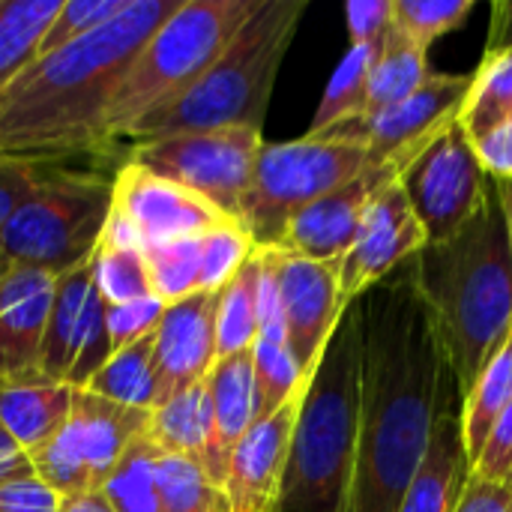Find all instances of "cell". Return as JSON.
Here are the masks:
<instances>
[{"mask_svg": "<svg viewBox=\"0 0 512 512\" xmlns=\"http://www.w3.org/2000/svg\"><path fill=\"white\" fill-rule=\"evenodd\" d=\"M507 489H510V492H512V474H510V483H507Z\"/></svg>", "mask_w": 512, "mask_h": 512, "instance_id": "54", "label": "cell"}, {"mask_svg": "<svg viewBox=\"0 0 512 512\" xmlns=\"http://www.w3.org/2000/svg\"><path fill=\"white\" fill-rule=\"evenodd\" d=\"M357 309L363 396L348 512H399L423 465L450 360L417 291L414 258L372 285Z\"/></svg>", "mask_w": 512, "mask_h": 512, "instance_id": "1", "label": "cell"}, {"mask_svg": "<svg viewBox=\"0 0 512 512\" xmlns=\"http://www.w3.org/2000/svg\"><path fill=\"white\" fill-rule=\"evenodd\" d=\"M252 363H255V390H258V420L282 408L288 396L312 378L300 372V366L288 351V342L258 336L252 345Z\"/></svg>", "mask_w": 512, "mask_h": 512, "instance_id": "37", "label": "cell"}, {"mask_svg": "<svg viewBox=\"0 0 512 512\" xmlns=\"http://www.w3.org/2000/svg\"><path fill=\"white\" fill-rule=\"evenodd\" d=\"M156 486L162 512H231L225 489L216 486L192 459L159 450Z\"/></svg>", "mask_w": 512, "mask_h": 512, "instance_id": "33", "label": "cell"}, {"mask_svg": "<svg viewBox=\"0 0 512 512\" xmlns=\"http://www.w3.org/2000/svg\"><path fill=\"white\" fill-rule=\"evenodd\" d=\"M12 267H15V264H12V261H9V258L3 255V249H0V285H3V279H6V276L12 273Z\"/></svg>", "mask_w": 512, "mask_h": 512, "instance_id": "52", "label": "cell"}, {"mask_svg": "<svg viewBox=\"0 0 512 512\" xmlns=\"http://www.w3.org/2000/svg\"><path fill=\"white\" fill-rule=\"evenodd\" d=\"M426 246V231L396 183L366 213L351 249L339 258V300L342 306L360 300L372 285L387 279Z\"/></svg>", "mask_w": 512, "mask_h": 512, "instance_id": "15", "label": "cell"}, {"mask_svg": "<svg viewBox=\"0 0 512 512\" xmlns=\"http://www.w3.org/2000/svg\"><path fill=\"white\" fill-rule=\"evenodd\" d=\"M420 42H414L396 21L387 30L381 57L375 63V72L369 78L366 105L360 114H378L402 99H408L414 90H420L435 72H429V60Z\"/></svg>", "mask_w": 512, "mask_h": 512, "instance_id": "25", "label": "cell"}, {"mask_svg": "<svg viewBox=\"0 0 512 512\" xmlns=\"http://www.w3.org/2000/svg\"><path fill=\"white\" fill-rule=\"evenodd\" d=\"M255 255V243L240 222H225L201 234V291H222Z\"/></svg>", "mask_w": 512, "mask_h": 512, "instance_id": "38", "label": "cell"}, {"mask_svg": "<svg viewBox=\"0 0 512 512\" xmlns=\"http://www.w3.org/2000/svg\"><path fill=\"white\" fill-rule=\"evenodd\" d=\"M150 267L153 294L171 306L201 291V234L183 237L144 252Z\"/></svg>", "mask_w": 512, "mask_h": 512, "instance_id": "36", "label": "cell"}, {"mask_svg": "<svg viewBox=\"0 0 512 512\" xmlns=\"http://www.w3.org/2000/svg\"><path fill=\"white\" fill-rule=\"evenodd\" d=\"M399 186L426 231V243H444L483 207L492 177L483 171L462 123L453 120L408 165Z\"/></svg>", "mask_w": 512, "mask_h": 512, "instance_id": "10", "label": "cell"}, {"mask_svg": "<svg viewBox=\"0 0 512 512\" xmlns=\"http://www.w3.org/2000/svg\"><path fill=\"white\" fill-rule=\"evenodd\" d=\"M162 453L192 459L204 468V474L225 489V474L216 459V441H213V405L207 381L174 393L159 408L150 411L147 432H144Z\"/></svg>", "mask_w": 512, "mask_h": 512, "instance_id": "21", "label": "cell"}, {"mask_svg": "<svg viewBox=\"0 0 512 512\" xmlns=\"http://www.w3.org/2000/svg\"><path fill=\"white\" fill-rule=\"evenodd\" d=\"M30 477H36L30 456L12 441V435L0 423V486L18 483V480H30Z\"/></svg>", "mask_w": 512, "mask_h": 512, "instance_id": "48", "label": "cell"}, {"mask_svg": "<svg viewBox=\"0 0 512 512\" xmlns=\"http://www.w3.org/2000/svg\"><path fill=\"white\" fill-rule=\"evenodd\" d=\"M153 345H156V333L144 336L141 342L123 348V351H114L111 360L93 375V381L84 390H90L108 402L141 408V411L159 408L162 390H159L156 369H153Z\"/></svg>", "mask_w": 512, "mask_h": 512, "instance_id": "26", "label": "cell"}, {"mask_svg": "<svg viewBox=\"0 0 512 512\" xmlns=\"http://www.w3.org/2000/svg\"><path fill=\"white\" fill-rule=\"evenodd\" d=\"M414 276L465 402L512 333V243L495 180L462 231L414 255Z\"/></svg>", "mask_w": 512, "mask_h": 512, "instance_id": "3", "label": "cell"}, {"mask_svg": "<svg viewBox=\"0 0 512 512\" xmlns=\"http://www.w3.org/2000/svg\"><path fill=\"white\" fill-rule=\"evenodd\" d=\"M468 90H471V78H465V75H432L408 99H402L378 114L345 117L309 138L360 144L375 159H387L396 150L426 141V138L438 135L444 126H450L453 120H459Z\"/></svg>", "mask_w": 512, "mask_h": 512, "instance_id": "14", "label": "cell"}, {"mask_svg": "<svg viewBox=\"0 0 512 512\" xmlns=\"http://www.w3.org/2000/svg\"><path fill=\"white\" fill-rule=\"evenodd\" d=\"M30 462H33L36 480H42L63 501L84 495V492H99L93 483V471L87 465V456H84L81 432H78L72 417L39 453L30 456Z\"/></svg>", "mask_w": 512, "mask_h": 512, "instance_id": "35", "label": "cell"}, {"mask_svg": "<svg viewBox=\"0 0 512 512\" xmlns=\"http://www.w3.org/2000/svg\"><path fill=\"white\" fill-rule=\"evenodd\" d=\"M69 417L75 420V426L81 432V444H84L87 465L93 471V483H96V489H102L108 474L117 468V462L129 450V444L147 432L150 411L108 402L90 390H75Z\"/></svg>", "mask_w": 512, "mask_h": 512, "instance_id": "23", "label": "cell"}, {"mask_svg": "<svg viewBox=\"0 0 512 512\" xmlns=\"http://www.w3.org/2000/svg\"><path fill=\"white\" fill-rule=\"evenodd\" d=\"M477 0H393V21L423 48H429L438 36L459 30Z\"/></svg>", "mask_w": 512, "mask_h": 512, "instance_id": "40", "label": "cell"}, {"mask_svg": "<svg viewBox=\"0 0 512 512\" xmlns=\"http://www.w3.org/2000/svg\"><path fill=\"white\" fill-rule=\"evenodd\" d=\"M462 393L453 369L444 375L429 447L399 512H456L471 480V459L462 429Z\"/></svg>", "mask_w": 512, "mask_h": 512, "instance_id": "18", "label": "cell"}, {"mask_svg": "<svg viewBox=\"0 0 512 512\" xmlns=\"http://www.w3.org/2000/svg\"><path fill=\"white\" fill-rule=\"evenodd\" d=\"M507 120H512V51L492 57L483 54L477 72L471 75V90L459 123L468 138H477Z\"/></svg>", "mask_w": 512, "mask_h": 512, "instance_id": "31", "label": "cell"}, {"mask_svg": "<svg viewBox=\"0 0 512 512\" xmlns=\"http://www.w3.org/2000/svg\"><path fill=\"white\" fill-rule=\"evenodd\" d=\"M114 204V180L93 174H42L33 195L0 231V249L15 267L63 276L93 261Z\"/></svg>", "mask_w": 512, "mask_h": 512, "instance_id": "7", "label": "cell"}, {"mask_svg": "<svg viewBox=\"0 0 512 512\" xmlns=\"http://www.w3.org/2000/svg\"><path fill=\"white\" fill-rule=\"evenodd\" d=\"M306 384H300L270 417L255 420L252 429L237 441L225 477L231 512H276Z\"/></svg>", "mask_w": 512, "mask_h": 512, "instance_id": "16", "label": "cell"}, {"mask_svg": "<svg viewBox=\"0 0 512 512\" xmlns=\"http://www.w3.org/2000/svg\"><path fill=\"white\" fill-rule=\"evenodd\" d=\"M183 0H129L90 36L36 57L0 90V159H48L102 147L108 102L144 42Z\"/></svg>", "mask_w": 512, "mask_h": 512, "instance_id": "2", "label": "cell"}, {"mask_svg": "<svg viewBox=\"0 0 512 512\" xmlns=\"http://www.w3.org/2000/svg\"><path fill=\"white\" fill-rule=\"evenodd\" d=\"M282 300L288 351L303 375H312L336 321L339 300V261H312L288 249H261Z\"/></svg>", "mask_w": 512, "mask_h": 512, "instance_id": "13", "label": "cell"}, {"mask_svg": "<svg viewBox=\"0 0 512 512\" xmlns=\"http://www.w3.org/2000/svg\"><path fill=\"white\" fill-rule=\"evenodd\" d=\"M372 162L381 159L360 144L321 141L309 135L279 144L264 141L240 207V225L249 231L255 249H279L294 216L327 198Z\"/></svg>", "mask_w": 512, "mask_h": 512, "instance_id": "8", "label": "cell"}, {"mask_svg": "<svg viewBox=\"0 0 512 512\" xmlns=\"http://www.w3.org/2000/svg\"><path fill=\"white\" fill-rule=\"evenodd\" d=\"M258 294H261V252L237 270V276L219 291L216 306V357L252 351L258 339Z\"/></svg>", "mask_w": 512, "mask_h": 512, "instance_id": "27", "label": "cell"}, {"mask_svg": "<svg viewBox=\"0 0 512 512\" xmlns=\"http://www.w3.org/2000/svg\"><path fill=\"white\" fill-rule=\"evenodd\" d=\"M306 0H261L216 63L171 105L144 117L129 138L147 141L225 126L261 129L279 66L297 36Z\"/></svg>", "mask_w": 512, "mask_h": 512, "instance_id": "5", "label": "cell"}, {"mask_svg": "<svg viewBox=\"0 0 512 512\" xmlns=\"http://www.w3.org/2000/svg\"><path fill=\"white\" fill-rule=\"evenodd\" d=\"M99 306H102V294L96 288L93 261L57 276L54 303H51L48 327H45L42 348H39V363H36L39 375H45L48 381L66 384Z\"/></svg>", "mask_w": 512, "mask_h": 512, "instance_id": "20", "label": "cell"}, {"mask_svg": "<svg viewBox=\"0 0 512 512\" xmlns=\"http://www.w3.org/2000/svg\"><path fill=\"white\" fill-rule=\"evenodd\" d=\"M351 45L381 42L393 27V0H351L345 3Z\"/></svg>", "mask_w": 512, "mask_h": 512, "instance_id": "44", "label": "cell"}, {"mask_svg": "<svg viewBox=\"0 0 512 512\" xmlns=\"http://www.w3.org/2000/svg\"><path fill=\"white\" fill-rule=\"evenodd\" d=\"M483 171L492 180H512V120L471 138Z\"/></svg>", "mask_w": 512, "mask_h": 512, "instance_id": "45", "label": "cell"}, {"mask_svg": "<svg viewBox=\"0 0 512 512\" xmlns=\"http://www.w3.org/2000/svg\"><path fill=\"white\" fill-rule=\"evenodd\" d=\"M63 0H0V90L36 60V48Z\"/></svg>", "mask_w": 512, "mask_h": 512, "instance_id": "29", "label": "cell"}, {"mask_svg": "<svg viewBox=\"0 0 512 512\" xmlns=\"http://www.w3.org/2000/svg\"><path fill=\"white\" fill-rule=\"evenodd\" d=\"M60 504L63 498L36 477L0 486V512H60Z\"/></svg>", "mask_w": 512, "mask_h": 512, "instance_id": "46", "label": "cell"}, {"mask_svg": "<svg viewBox=\"0 0 512 512\" xmlns=\"http://www.w3.org/2000/svg\"><path fill=\"white\" fill-rule=\"evenodd\" d=\"M60 512H114L108 507V501L102 498V492H84L75 498H66L60 504Z\"/></svg>", "mask_w": 512, "mask_h": 512, "instance_id": "50", "label": "cell"}, {"mask_svg": "<svg viewBox=\"0 0 512 512\" xmlns=\"http://www.w3.org/2000/svg\"><path fill=\"white\" fill-rule=\"evenodd\" d=\"M210 405H213V441L222 474L228 477V459L237 441L258 420V390H255V363L252 351H240L216 360L207 375Z\"/></svg>", "mask_w": 512, "mask_h": 512, "instance_id": "24", "label": "cell"}, {"mask_svg": "<svg viewBox=\"0 0 512 512\" xmlns=\"http://www.w3.org/2000/svg\"><path fill=\"white\" fill-rule=\"evenodd\" d=\"M156 459L159 447L141 435L129 444L117 468L102 483V498L114 512H162L156 486Z\"/></svg>", "mask_w": 512, "mask_h": 512, "instance_id": "32", "label": "cell"}, {"mask_svg": "<svg viewBox=\"0 0 512 512\" xmlns=\"http://www.w3.org/2000/svg\"><path fill=\"white\" fill-rule=\"evenodd\" d=\"M93 276H96V288H99L105 306L156 297L153 282H150L147 255H144V249H138L132 243L102 237V243L93 255Z\"/></svg>", "mask_w": 512, "mask_h": 512, "instance_id": "34", "label": "cell"}, {"mask_svg": "<svg viewBox=\"0 0 512 512\" xmlns=\"http://www.w3.org/2000/svg\"><path fill=\"white\" fill-rule=\"evenodd\" d=\"M261 147V129L225 126L138 141L129 153V162L192 189L225 216L240 222V207L249 192Z\"/></svg>", "mask_w": 512, "mask_h": 512, "instance_id": "9", "label": "cell"}, {"mask_svg": "<svg viewBox=\"0 0 512 512\" xmlns=\"http://www.w3.org/2000/svg\"><path fill=\"white\" fill-rule=\"evenodd\" d=\"M225 222H231V216L207 198L135 162H126L114 177V204L105 237L147 252L183 237H198Z\"/></svg>", "mask_w": 512, "mask_h": 512, "instance_id": "11", "label": "cell"}, {"mask_svg": "<svg viewBox=\"0 0 512 512\" xmlns=\"http://www.w3.org/2000/svg\"><path fill=\"white\" fill-rule=\"evenodd\" d=\"M363 396V336L348 303L306 384L276 512H348Z\"/></svg>", "mask_w": 512, "mask_h": 512, "instance_id": "4", "label": "cell"}, {"mask_svg": "<svg viewBox=\"0 0 512 512\" xmlns=\"http://www.w3.org/2000/svg\"><path fill=\"white\" fill-rule=\"evenodd\" d=\"M512 51V0H498L492 6V24L486 36V51L483 54H507Z\"/></svg>", "mask_w": 512, "mask_h": 512, "instance_id": "49", "label": "cell"}, {"mask_svg": "<svg viewBox=\"0 0 512 512\" xmlns=\"http://www.w3.org/2000/svg\"><path fill=\"white\" fill-rule=\"evenodd\" d=\"M387 39V36H384ZM384 39L381 42H366V45H351V51L342 57V63L336 66L324 96H321V105L312 117V126L306 135H318L324 132L327 126L345 120V117H354L363 111L366 105V90H369V78L375 72V63L381 57V48H384Z\"/></svg>", "mask_w": 512, "mask_h": 512, "instance_id": "30", "label": "cell"}, {"mask_svg": "<svg viewBox=\"0 0 512 512\" xmlns=\"http://www.w3.org/2000/svg\"><path fill=\"white\" fill-rule=\"evenodd\" d=\"M126 6H129V0H63L57 15L51 18L48 30L39 39L36 57L54 54V51L90 36L102 24L117 18Z\"/></svg>", "mask_w": 512, "mask_h": 512, "instance_id": "39", "label": "cell"}, {"mask_svg": "<svg viewBox=\"0 0 512 512\" xmlns=\"http://www.w3.org/2000/svg\"><path fill=\"white\" fill-rule=\"evenodd\" d=\"M495 192L501 198L504 216H507V228H510V243H512V180H495Z\"/></svg>", "mask_w": 512, "mask_h": 512, "instance_id": "51", "label": "cell"}, {"mask_svg": "<svg viewBox=\"0 0 512 512\" xmlns=\"http://www.w3.org/2000/svg\"><path fill=\"white\" fill-rule=\"evenodd\" d=\"M456 512H512V492L507 486L483 483V480L471 477Z\"/></svg>", "mask_w": 512, "mask_h": 512, "instance_id": "47", "label": "cell"}, {"mask_svg": "<svg viewBox=\"0 0 512 512\" xmlns=\"http://www.w3.org/2000/svg\"><path fill=\"white\" fill-rule=\"evenodd\" d=\"M6 381H9V372H6V369H3V363H0V387H3Z\"/></svg>", "mask_w": 512, "mask_h": 512, "instance_id": "53", "label": "cell"}, {"mask_svg": "<svg viewBox=\"0 0 512 512\" xmlns=\"http://www.w3.org/2000/svg\"><path fill=\"white\" fill-rule=\"evenodd\" d=\"M432 138L408 144V147L396 150L393 156L372 162L357 177H351L348 183L333 189L327 198L306 207L300 216L291 219L279 249L306 255L312 261H339L351 249V243H354L366 213L372 210V204L402 180L408 165L429 147Z\"/></svg>", "mask_w": 512, "mask_h": 512, "instance_id": "12", "label": "cell"}, {"mask_svg": "<svg viewBox=\"0 0 512 512\" xmlns=\"http://www.w3.org/2000/svg\"><path fill=\"white\" fill-rule=\"evenodd\" d=\"M258 6L261 0H183L144 42L117 84L102 120V141L129 138L144 117L180 99L216 63Z\"/></svg>", "mask_w": 512, "mask_h": 512, "instance_id": "6", "label": "cell"}, {"mask_svg": "<svg viewBox=\"0 0 512 512\" xmlns=\"http://www.w3.org/2000/svg\"><path fill=\"white\" fill-rule=\"evenodd\" d=\"M512 402V333L507 345L495 354V360L483 369L480 381L468 393L462 405V429H465V450L471 468L477 465L498 417Z\"/></svg>", "mask_w": 512, "mask_h": 512, "instance_id": "28", "label": "cell"}, {"mask_svg": "<svg viewBox=\"0 0 512 512\" xmlns=\"http://www.w3.org/2000/svg\"><path fill=\"white\" fill-rule=\"evenodd\" d=\"M216 306L219 291H198L186 300L165 306L156 327L153 369L162 402L201 381L216 366Z\"/></svg>", "mask_w": 512, "mask_h": 512, "instance_id": "17", "label": "cell"}, {"mask_svg": "<svg viewBox=\"0 0 512 512\" xmlns=\"http://www.w3.org/2000/svg\"><path fill=\"white\" fill-rule=\"evenodd\" d=\"M42 162L33 159H0V231L9 225L15 210L33 195L42 180Z\"/></svg>", "mask_w": 512, "mask_h": 512, "instance_id": "42", "label": "cell"}, {"mask_svg": "<svg viewBox=\"0 0 512 512\" xmlns=\"http://www.w3.org/2000/svg\"><path fill=\"white\" fill-rule=\"evenodd\" d=\"M162 315H165V303L159 297H144V300H132V303H120V306H105V324H108L111 348L123 351V348L141 342L144 336L156 333Z\"/></svg>", "mask_w": 512, "mask_h": 512, "instance_id": "41", "label": "cell"}, {"mask_svg": "<svg viewBox=\"0 0 512 512\" xmlns=\"http://www.w3.org/2000/svg\"><path fill=\"white\" fill-rule=\"evenodd\" d=\"M57 276L12 267L0 285V363L9 378L36 372Z\"/></svg>", "mask_w": 512, "mask_h": 512, "instance_id": "19", "label": "cell"}, {"mask_svg": "<svg viewBox=\"0 0 512 512\" xmlns=\"http://www.w3.org/2000/svg\"><path fill=\"white\" fill-rule=\"evenodd\" d=\"M512 474V402L507 405V411L498 417L471 477L483 480V483H498L507 486Z\"/></svg>", "mask_w": 512, "mask_h": 512, "instance_id": "43", "label": "cell"}, {"mask_svg": "<svg viewBox=\"0 0 512 512\" xmlns=\"http://www.w3.org/2000/svg\"><path fill=\"white\" fill-rule=\"evenodd\" d=\"M72 387L48 381L39 372L9 378L0 387V423L27 453H39L72 414Z\"/></svg>", "mask_w": 512, "mask_h": 512, "instance_id": "22", "label": "cell"}]
</instances>
